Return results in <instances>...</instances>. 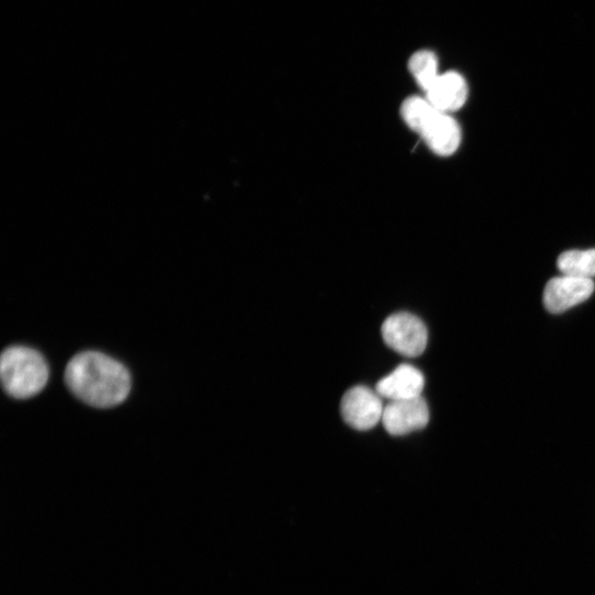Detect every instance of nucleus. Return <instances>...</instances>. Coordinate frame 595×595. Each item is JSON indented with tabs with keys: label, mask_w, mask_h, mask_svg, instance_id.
Masks as SVG:
<instances>
[{
	"label": "nucleus",
	"mask_w": 595,
	"mask_h": 595,
	"mask_svg": "<svg viewBox=\"0 0 595 595\" xmlns=\"http://www.w3.org/2000/svg\"><path fill=\"white\" fill-rule=\"evenodd\" d=\"M429 407L422 396L393 400L384 408L385 430L392 435H405L423 429L429 422Z\"/></svg>",
	"instance_id": "nucleus-7"
},
{
	"label": "nucleus",
	"mask_w": 595,
	"mask_h": 595,
	"mask_svg": "<svg viewBox=\"0 0 595 595\" xmlns=\"http://www.w3.org/2000/svg\"><path fill=\"white\" fill-rule=\"evenodd\" d=\"M382 336L392 350L406 358L421 355L428 343V330L424 324L408 313H398L388 317L382 326Z\"/></svg>",
	"instance_id": "nucleus-3"
},
{
	"label": "nucleus",
	"mask_w": 595,
	"mask_h": 595,
	"mask_svg": "<svg viewBox=\"0 0 595 595\" xmlns=\"http://www.w3.org/2000/svg\"><path fill=\"white\" fill-rule=\"evenodd\" d=\"M428 102L438 110L446 114L460 109L468 98V84L457 72L440 74L425 92Z\"/></svg>",
	"instance_id": "nucleus-8"
},
{
	"label": "nucleus",
	"mask_w": 595,
	"mask_h": 595,
	"mask_svg": "<svg viewBox=\"0 0 595 595\" xmlns=\"http://www.w3.org/2000/svg\"><path fill=\"white\" fill-rule=\"evenodd\" d=\"M65 378L79 399L95 408H112L121 404L131 389L128 370L96 351L75 355L66 369Z\"/></svg>",
	"instance_id": "nucleus-1"
},
{
	"label": "nucleus",
	"mask_w": 595,
	"mask_h": 595,
	"mask_svg": "<svg viewBox=\"0 0 595 595\" xmlns=\"http://www.w3.org/2000/svg\"><path fill=\"white\" fill-rule=\"evenodd\" d=\"M409 70L419 84L427 92L440 77L438 72V59L429 50L416 52L409 60Z\"/></svg>",
	"instance_id": "nucleus-11"
},
{
	"label": "nucleus",
	"mask_w": 595,
	"mask_h": 595,
	"mask_svg": "<svg viewBox=\"0 0 595 595\" xmlns=\"http://www.w3.org/2000/svg\"><path fill=\"white\" fill-rule=\"evenodd\" d=\"M557 266L562 275L592 279L595 277V248L565 252L558 258Z\"/></svg>",
	"instance_id": "nucleus-10"
},
{
	"label": "nucleus",
	"mask_w": 595,
	"mask_h": 595,
	"mask_svg": "<svg viewBox=\"0 0 595 595\" xmlns=\"http://www.w3.org/2000/svg\"><path fill=\"white\" fill-rule=\"evenodd\" d=\"M384 408L382 397L366 386L349 389L341 401L345 421L360 431L373 429L382 420Z\"/></svg>",
	"instance_id": "nucleus-5"
},
{
	"label": "nucleus",
	"mask_w": 595,
	"mask_h": 595,
	"mask_svg": "<svg viewBox=\"0 0 595 595\" xmlns=\"http://www.w3.org/2000/svg\"><path fill=\"white\" fill-rule=\"evenodd\" d=\"M0 375L10 396L27 399L46 387L49 368L38 351L27 347H11L2 355Z\"/></svg>",
	"instance_id": "nucleus-2"
},
{
	"label": "nucleus",
	"mask_w": 595,
	"mask_h": 595,
	"mask_svg": "<svg viewBox=\"0 0 595 595\" xmlns=\"http://www.w3.org/2000/svg\"><path fill=\"white\" fill-rule=\"evenodd\" d=\"M594 289L592 279L562 275L546 284L544 305L549 313L561 314L587 301Z\"/></svg>",
	"instance_id": "nucleus-6"
},
{
	"label": "nucleus",
	"mask_w": 595,
	"mask_h": 595,
	"mask_svg": "<svg viewBox=\"0 0 595 595\" xmlns=\"http://www.w3.org/2000/svg\"><path fill=\"white\" fill-rule=\"evenodd\" d=\"M423 388V374L409 364L399 365L376 385L377 394L389 401L419 397Z\"/></svg>",
	"instance_id": "nucleus-9"
},
{
	"label": "nucleus",
	"mask_w": 595,
	"mask_h": 595,
	"mask_svg": "<svg viewBox=\"0 0 595 595\" xmlns=\"http://www.w3.org/2000/svg\"><path fill=\"white\" fill-rule=\"evenodd\" d=\"M431 151L439 156H452L462 143V128L450 114L432 105L415 129Z\"/></svg>",
	"instance_id": "nucleus-4"
}]
</instances>
